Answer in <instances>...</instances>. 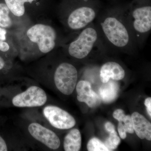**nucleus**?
<instances>
[{
	"mask_svg": "<svg viewBox=\"0 0 151 151\" xmlns=\"http://www.w3.org/2000/svg\"><path fill=\"white\" fill-rule=\"evenodd\" d=\"M44 0H4L11 13L15 16L20 17L24 14L27 6L38 5Z\"/></svg>",
	"mask_w": 151,
	"mask_h": 151,
	"instance_id": "14",
	"label": "nucleus"
},
{
	"mask_svg": "<svg viewBox=\"0 0 151 151\" xmlns=\"http://www.w3.org/2000/svg\"><path fill=\"white\" fill-rule=\"evenodd\" d=\"M101 8L97 0H63L60 10L63 23L68 30L78 32L94 22Z\"/></svg>",
	"mask_w": 151,
	"mask_h": 151,
	"instance_id": "2",
	"label": "nucleus"
},
{
	"mask_svg": "<svg viewBox=\"0 0 151 151\" xmlns=\"http://www.w3.org/2000/svg\"><path fill=\"white\" fill-rule=\"evenodd\" d=\"M87 148L89 151H109L105 144L97 138H93L88 142Z\"/></svg>",
	"mask_w": 151,
	"mask_h": 151,
	"instance_id": "18",
	"label": "nucleus"
},
{
	"mask_svg": "<svg viewBox=\"0 0 151 151\" xmlns=\"http://www.w3.org/2000/svg\"><path fill=\"white\" fill-rule=\"evenodd\" d=\"M27 35L31 42L37 44L40 51L45 54L54 49L58 38L54 28L43 24L32 26L27 30Z\"/></svg>",
	"mask_w": 151,
	"mask_h": 151,
	"instance_id": "5",
	"label": "nucleus"
},
{
	"mask_svg": "<svg viewBox=\"0 0 151 151\" xmlns=\"http://www.w3.org/2000/svg\"><path fill=\"white\" fill-rule=\"evenodd\" d=\"M11 13L5 3H0V27L9 28L12 26L13 22L10 16Z\"/></svg>",
	"mask_w": 151,
	"mask_h": 151,
	"instance_id": "17",
	"label": "nucleus"
},
{
	"mask_svg": "<svg viewBox=\"0 0 151 151\" xmlns=\"http://www.w3.org/2000/svg\"><path fill=\"white\" fill-rule=\"evenodd\" d=\"M94 23L108 49L133 51L138 47L125 17L124 8L100 11Z\"/></svg>",
	"mask_w": 151,
	"mask_h": 151,
	"instance_id": "1",
	"label": "nucleus"
},
{
	"mask_svg": "<svg viewBox=\"0 0 151 151\" xmlns=\"http://www.w3.org/2000/svg\"><path fill=\"white\" fill-rule=\"evenodd\" d=\"M105 128L106 131L109 132V133L116 131L114 125L110 122H107L105 124Z\"/></svg>",
	"mask_w": 151,
	"mask_h": 151,
	"instance_id": "23",
	"label": "nucleus"
},
{
	"mask_svg": "<svg viewBox=\"0 0 151 151\" xmlns=\"http://www.w3.org/2000/svg\"><path fill=\"white\" fill-rule=\"evenodd\" d=\"M8 151V147L4 139L0 136V151Z\"/></svg>",
	"mask_w": 151,
	"mask_h": 151,
	"instance_id": "22",
	"label": "nucleus"
},
{
	"mask_svg": "<svg viewBox=\"0 0 151 151\" xmlns=\"http://www.w3.org/2000/svg\"><path fill=\"white\" fill-rule=\"evenodd\" d=\"M145 105L147 107V110L150 117H151V98L148 97L145 100Z\"/></svg>",
	"mask_w": 151,
	"mask_h": 151,
	"instance_id": "21",
	"label": "nucleus"
},
{
	"mask_svg": "<svg viewBox=\"0 0 151 151\" xmlns=\"http://www.w3.org/2000/svg\"><path fill=\"white\" fill-rule=\"evenodd\" d=\"M125 17L138 47H142L151 30V6L147 0H134L124 8Z\"/></svg>",
	"mask_w": 151,
	"mask_h": 151,
	"instance_id": "3",
	"label": "nucleus"
},
{
	"mask_svg": "<svg viewBox=\"0 0 151 151\" xmlns=\"http://www.w3.org/2000/svg\"><path fill=\"white\" fill-rule=\"evenodd\" d=\"M7 31L4 28L0 27V51L7 52L10 49L8 44L6 42Z\"/></svg>",
	"mask_w": 151,
	"mask_h": 151,
	"instance_id": "20",
	"label": "nucleus"
},
{
	"mask_svg": "<svg viewBox=\"0 0 151 151\" xmlns=\"http://www.w3.org/2000/svg\"><path fill=\"white\" fill-rule=\"evenodd\" d=\"M76 33L66 46L68 53L73 58L84 59L95 50L108 49L94 22Z\"/></svg>",
	"mask_w": 151,
	"mask_h": 151,
	"instance_id": "4",
	"label": "nucleus"
},
{
	"mask_svg": "<svg viewBox=\"0 0 151 151\" xmlns=\"http://www.w3.org/2000/svg\"><path fill=\"white\" fill-rule=\"evenodd\" d=\"M132 123L134 131L139 138L151 140V124L147 119L138 112L132 114Z\"/></svg>",
	"mask_w": 151,
	"mask_h": 151,
	"instance_id": "12",
	"label": "nucleus"
},
{
	"mask_svg": "<svg viewBox=\"0 0 151 151\" xmlns=\"http://www.w3.org/2000/svg\"><path fill=\"white\" fill-rule=\"evenodd\" d=\"M47 99V95L43 89L39 86H32L14 96L12 103L17 107L32 108L43 106Z\"/></svg>",
	"mask_w": 151,
	"mask_h": 151,
	"instance_id": "7",
	"label": "nucleus"
},
{
	"mask_svg": "<svg viewBox=\"0 0 151 151\" xmlns=\"http://www.w3.org/2000/svg\"><path fill=\"white\" fill-rule=\"evenodd\" d=\"M43 114L52 127L59 129H68L75 126L76 121L73 116L61 108L53 105L45 107Z\"/></svg>",
	"mask_w": 151,
	"mask_h": 151,
	"instance_id": "8",
	"label": "nucleus"
},
{
	"mask_svg": "<svg viewBox=\"0 0 151 151\" xmlns=\"http://www.w3.org/2000/svg\"><path fill=\"white\" fill-rule=\"evenodd\" d=\"M5 65V63L2 58L0 56V70H1L4 68Z\"/></svg>",
	"mask_w": 151,
	"mask_h": 151,
	"instance_id": "24",
	"label": "nucleus"
},
{
	"mask_svg": "<svg viewBox=\"0 0 151 151\" xmlns=\"http://www.w3.org/2000/svg\"><path fill=\"white\" fill-rule=\"evenodd\" d=\"M78 75V71L74 65L67 62L60 63L56 68L54 74L56 88L63 94L70 95L75 89Z\"/></svg>",
	"mask_w": 151,
	"mask_h": 151,
	"instance_id": "6",
	"label": "nucleus"
},
{
	"mask_svg": "<svg viewBox=\"0 0 151 151\" xmlns=\"http://www.w3.org/2000/svg\"><path fill=\"white\" fill-rule=\"evenodd\" d=\"M109 137L105 141V145L109 151H112L117 148L120 144L121 140L117 135L116 131L110 132Z\"/></svg>",
	"mask_w": 151,
	"mask_h": 151,
	"instance_id": "19",
	"label": "nucleus"
},
{
	"mask_svg": "<svg viewBox=\"0 0 151 151\" xmlns=\"http://www.w3.org/2000/svg\"><path fill=\"white\" fill-rule=\"evenodd\" d=\"M110 79L105 83H103L99 89V93L101 99L105 103H110L116 100L119 92L118 83Z\"/></svg>",
	"mask_w": 151,
	"mask_h": 151,
	"instance_id": "15",
	"label": "nucleus"
},
{
	"mask_svg": "<svg viewBox=\"0 0 151 151\" xmlns=\"http://www.w3.org/2000/svg\"><path fill=\"white\" fill-rule=\"evenodd\" d=\"M28 131L32 137L49 149L57 150L60 146V140L58 136L51 130L38 123L30 124Z\"/></svg>",
	"mask_w": 151,
	"mask_h": 151,
	"instance_id": "9",
	"label": "nucleus"
},
{
	"mask_svg": "<svg viewBox=\"0 0 151 151\" xmlns=\"http://www.w3.org/2000/svg\"><path fill=\"white\" fill-rule=\"evenodd\" d=\"M81 145V133L77 129L70 130L64 138L63 147L65 151L80 150Z\"/></svg>",
	"mask_w": 151,
	"mask_h": 151,
	"instance_id": "16",
	"label": "nucleus"
},
{
	"mask_svg": "<svg viewBox=\"0 0 151 151\" xmlns=\"http://www.w3.org/2000/svg\"><path fill=\"white\" fill-rule=\"evenodd\" d=\"M125 75L126 72L122 65L114 61L105 63L100 70V80L103 83H106L110 79L116 81L122 80Z\"/></svg>",
	"mask_w": 151,
	"mask_h": 151,
	"instance_id": "11",
	"label": "nucleus"
},
{
	"mask_svg": "<svg viewBox=\"0 0 151 151\" xmlns=\"http://www.w3.org/2000/svg\"><path fill=\"white\" fill-rule=\"evenodd\" d=\"M113 117L119 122L118 132L122 139L127 137V133L133 134L134 132L132 117L125 115L122 109H117L113 113Z\"/></svg>",
	"mask_w": 151,
	"mask_h": 151,
	"instance_id": "13",
	"label": "nucleus"
},
{
	"mask_svg": "<svg viewBox=\"0 0 151 151\" xmlns=\"http://www.w3.org/2000/svg\"><path fill=\"white\" fill-rule=\"evenodd\" d=\"M76 90L78 101L86 103L90 108H95L101 103L100 97L92 90L88 81H79L76 84Z\"/></svg>",
	"mask_w": 151,
	"mask_h": 151,
	"instance_id": "10",
	"label": "nucleus"
}]
</instances>
